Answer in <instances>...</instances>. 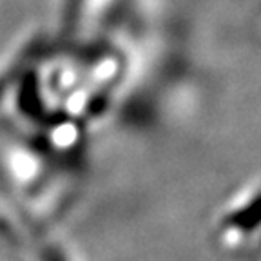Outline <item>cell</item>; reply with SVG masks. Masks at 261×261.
I'll use <instances>...</instances> for the list:
<instances>
[{"mask_svg": "<svg viewBox=\"0 0 261 261\" xmlns=\"http://www.w3.org/2000/svg\"><path fill=\"white\" fill-rule=\"evenodd\" d=\"M261 236V187L243 196L220 216L218 243L228 250L243 249Z\"/></svg>", "mask_w": 261, "mask_h": 261, "instance_id": "cell-1", "label": "cell"}]
</instances>
